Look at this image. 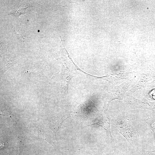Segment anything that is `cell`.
Masks as SVG:
<instances>
[{
  "label": "cell",
  "mask_w": 155,
  "mask_h": 155,
  "mask_svg": "<svg viewBox=\"0 0 155 155\" xmlns=\"http://www.w3.org/2000/svg\"><path fill=\"white\" fill-rule=\"evenodd\" d=\"M94 125L101 127L105 130L107 138L108 140L111 142L113 141V138L112 136L111 132L110 119L108 117H106L98 122L88 125L84 127Z\"/></svg>",
  "instance_id": "obj_1"
},
{
  "label": "cell",
  "mask_w": 155,
  "mask_h": 155,
  "mask_svg": "<svg viewBox=\"0 0 155 155\" xmlns=\"http://www.w3.org/2000/svg\"><path fill=\"white\" fill-rule=\"evenodd\" d=\"M119 132L130 144L137 135L135 130L131 126L126 129L120 131Z\"/></svg>",
  "instance_id": "obj_2"
},
{
  "label": "cell",
  "mask_w": 155,
  "mask_h": 155,
  "mask_svg": "<svg viewBox=\"0 0 155 155\" xmlns=\"http://www.w3.org/2000/svg\"><path fill=\"white\" fill-rule=\"evenodd\" d=\"M67 118L65 117L58 118L55 119L51 123V128L56 137L57 132L61 127L63 121Z\"/></svg>",
  "instance_id": "obj_3"
},
{
  "label": "cell",
  "mask_w": 155,
  "mask_h": 155,
  "mask_svg": "<svg viewBox=\"0 0 155 155\" xmlns=\"http://www.w3.org/2000/svg\"><path fill=\"white\" fill-rule=\"evenodd\" d=\"M116 123L117 127L120 131L126 129L131 126L127 121L123 119H117Z\"/></svg>",
  "instance_id": "obj_4"
},
{
  "label": "cell",
  "mask_w": 155,
  "mask_h": 155,
  "mask_svg": "<svg viewBox=\"0 0 155 155\" xmlns=\"http://www.w3.org/2000/svg\"><path fill=\"white\" fill-rule=\"evenodd\" d=\"M30 7H20L16 9L12 10L7 15L12 14L15 17L18 18V19L19 16L21 14H24L26 13V9Z\"/></svg>",
  "instance_id": "obj_5"
},
{
  "label": "cell",
  "mask_w": 155,
  "mask_h": 155,
  "mask_svg": "<svg viewBox=\"0 0 155 155\" xmlns=\"http://www.w3.org/2000/svg\"><path fill=\"white\" fill-rule=\"evenodd\" d=\"M146 123L153 132H155V117L147 118Z\"/></svg>",
  "instance_id": "obj_6"
},
{
  "label": "cell",
  "mask_w": 155,
  "mask_h": 155,
  "mask_svg": "<svg viewBox=\"0 0 155 155\" xmlns=\"http://www.w3.org/2000/svg\"><path fill=\"white\" fill-rule=\"evenodd\" d=\"M141 155H155V150L152 151L146 150L143 148H141L140 150Z\"/></svg>",
  "instance_id": "obj_7"
},
{
  "label": "cell",
  "mask_w": 155,
  "mask_h": 155,
  "mask_svg": "<svg viewBox=\"0 0 155 155\" xmlns=\"http://www.w3.org/2000/svg\"><path fill=\"white\" fill-rule=\"evenodd\" d=\"M154 147H155V144H154Z\"/></svg>",
  "instance_id": "obj_8"
}]
</instances>
